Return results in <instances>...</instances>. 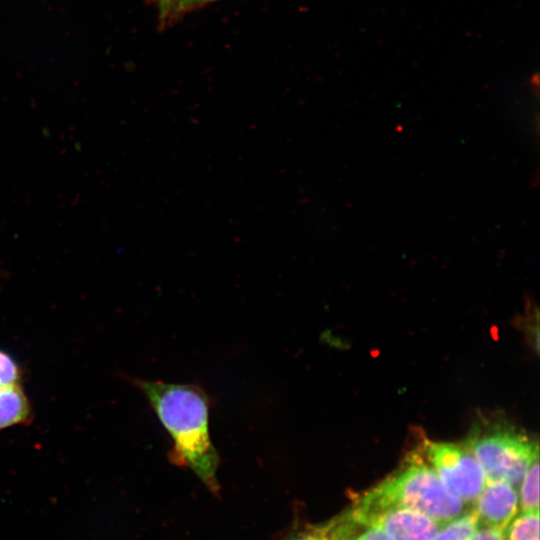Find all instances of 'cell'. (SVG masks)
<instances>
[{"label":"cell","instance_id":"1","mask_svg":"<svg viewBox=\"0 0 540 540\" xmlns=\"http://www.w3.org/2000/svg\"><path fill=\"white\" fill-rule=\"evenodd\" d=\"M159 421L170 435V459L189 467L212 491L218 490L216 477L219 455L209 434V401L197 386L134 379Z\"/></svg>","mask_w":540,"mask_h":540},{"label":"cell","instance_id":"2","mask_svg":"<svg viewBox=\"0 0 540 540\" xmlns=\"http://www.w3.org/2000/svg\"><path fill=\"white\" fill-rule=\"evenodd\" d=\"M396 508L422 512L442 526L467 511V506L449 492L434 469L416 453L358 497L351 510L367 528L375 516Z\"/></svg>","mask_w":540,"mask_h":540},{"label":"cell","instance_id":"3","mask_svg":"<svg viewBox=\"0 0 540 540\" xmlns=\"http://www.w3.org/2000/svg\"><path fill=\"white\" fill-rule=\"evenodd\" d=\"M464 445L480 464L486 482H506L516 489L539 456L538 441L501 422L475 425Z\"/></svg>","mask_w":540,"mask_h":540},{"label":"cell","instance_id":"4","mask_svg":"<svg viewBox=\"0 0 540 540\" xmlns=\"http://www.w3.org/2000/svg\"><path fill=\"white\" fill-rule=\"evenodd\" d=\"M424 459L434 469L446 488L466 506L472 505L484 485V472L463 444L425 440Z\"/></svg>","mask_w":540,"mask_h":540},{"label":"cell","instance_id":"5","mask_svg":"<svg viewBox=\"0 0 540 540\" xmlns=\"http://www.w3.org/2000/svg\"><path fill=\"white\" fill-rule=\"evenodd\" d=\"M516 488L506 482H487L472 504L478 528L503 530L518 513Z\"/></svg>","mask_w":540,"mask_h":540},{"label":"cell","instance_id":"6","mask_svg":"<svg viewBox=\"0 0 540 540\" xmlns=\"http://www.w3.org/2000/svg\"><path fill=\"white\" fill-rule=\"evenodd\" d=\"M370 526L381 528L392 540H433L442 527L426 514L406 508L384 511L369 522Z\"/></svg>","mask_w":540,"mask_h":540},{"label":"cell","instance_id":"7","mask_svg":"<svg viewBox=\"0 0 540 540\" xmlns=\"http://www.w3.org/2000/svg\"><path fill=\"white\" fill-rule=\"evenodd\" d=\"M362 529L365 527L349 508L326 522L298 530L285 540H355Z\"/></svg>","mask_w":540,"mask_h":540},{"label":"cell","instance_id":"8","mask_svg":"<svg viewBox=\"0 0 540 540\" xmlns=\"http://www.w3.org/2000/svg\"><path fill=\"white\" fill-rule=\"evenodd\" d=\"M31 418V405L22 386L0 389V430L27 424Z\"/></svg>","mask_w":540,"mask_h":540},{"label":"cell","instance_id":"9","mask_svg":"<svg viewBox=\"0 0 540 540\" xmlns=\"http://www.w3.org/2000/svg\"><path fill=\"white\" fill-rule=\"evenodd\" d=\"M502 533L504 540H539V511L516 514Z\"/></svg>","mask_w":540,"mask_h":540},{"label":"cell","instance_id":"10","mask_svg":"<svg viewBox=\"0 0 540 540\" xmlns=\"http://www.w3.org/2000/svg\"><path fill=\"white\" fill-rule=\"evenodd\" d=\"M520 484V512L539 511V456L530 463Z\"/></svg>","mask_w":540,"mask_h":540},{"label":"cell","instance_id":"11","mask_svg":"<svg viewBox=\"0 0 540 540\" xmlns=\"http://www.w3.org/2000/svg\"><path fill=\"white\" fill-rule=\"evenodd\" d=\"M477 529L475 514L470 509L442 526L433 540H470Z\"/></svg>","mask_w":540,"mask_h":540},{"label":"cell","instance_id":"12","mask_svg":"<svg viewBox=\"0 0 540 540\" xmlns=\"http://www.w3.org/2000/svg\"><path fill=\"white\" fill-rule=\"evenodd\" d=\"M22 372L11 354L0 349V389L21 386Z\"/></svg>","mask_w":540,"mask_h":540},{"label":"cell","instance_id":"13","mask_svg":"<svg viewBox=\"0 0 540 540\" xmlns=\"http://www.w3.org/2000/svg\"><path fill=\"white\" fill-rule=\"evenodd\" d=\"M215 0H172L169 4L164 16H167L169 14L173 13H180L183 11H187L191 8H195L197 6L212 2Z\"/></svg>","mask_w":540,"mask_h":540},{"label":"cell","instance_id":"14","mask_svg":"<svg viewBox=\"0 0 540 540\" xmlns=\"http://www.w3.org/2000/svg\"><path fill=\"white\" fill-rule=\"evenodd\" d=\"M355 540H392L381 528L376 526L367 527Z\"/></svg>","mask_w":540,"mask_h":540},{"label":"cell","instance_id":"15","mask_svg":"<svg viewBox=\"0 0 540 540\" xmlns=\"http://www.w3.org/2000/svg\"><path fill=\"white\" fill-rule=\"evenodd\" d=\"M470 540H504L501 530L478 528Z\"/></svg>","mask_w":540,"mask_h":540},{"label":"cell","instance_id":"16","mask_svg":"<svg viewBox=\"0 0 540 540\" xmlns=\"http://www.w3.org/2000/svg\"><path fill=\"white\" fill-rule=\"evenodd\" d=\"M168 0H158L160 10L162 11Z\"/></svg>","mask_w":540,"mask_h":540},{"label":"cell","instance_id":"17","mask_svg":"<svg viewBox=\"0 0 540 540\" xmlns=\"http://www.w3.org/2000/svg\"><path fill=\"white\" fill-rule=\"evenodd\" d=\"M171 1H172V0H168V1H167V3H166V5H165V7H164V8H163V10L161 11L162 15H164V14H165V12H166V10H167V8H168L169 4L171 3Z\"/></svg>","mask_w":540,"mask_h":540}]
</instances>
